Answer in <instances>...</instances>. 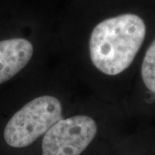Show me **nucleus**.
Masks as SVG:
<instances>
[{
    "mask_svg": "<svg viewBox=\"0 0 155 155\" xmlns=\"http://www.w3.org/2000/svg\"><path fill=\"white\" fill-rule=\"evenodd\" d=\"M134 122L121 105L88 93L45 134L40 155H84L104 134Z\"/></svg>",
    "mask_w": 155,
    "mask_h": 155,
    "instance_id": "obj_4",
    "label": "nucleus"
},
{
    "mask_svg": "<svg viewBox=\"0 0 155 155\" xmlns=\"http://www.w3.org/2000/svg\"><path fill=\"white\" fill-rule=\"evenodd\" d=\"M65 0H20L0 11V94L61 60Z\"/></svg>",
    "mask_w": 155,
    "mask_h": 155,
    "instance_id": "obj_3",
    "label": "nucleus"
},
{
    "mask_svg": "<svg viewBox=\"0 0 155 155\" xmlns=\"http://www.w3.org/2000/svg\"><path fill=\"white\" fill-rule=\"evenodd\" d=\"M124 155H134V154H129V153H128V154H124Z\"/></svg>",
    "mask_w": 155,
    "mask_h": 155,
    "instance_id": "obj_6",
    "label": "nucleus"
},
{
    "mask_svg": "<svg viewBox=\"0 0 155 155\" xmlns=\"http://www.w3.org/2000/svg\"><path fill=\"white\" fill-rule=\"evenodd\" d=\"M59 32L61 61L84 88L122 106L155 32V0H65Z\"/></svg>",
    "mask_w": 155,
    "mask_h": 155,
    "instance_id": "obj_1",
    "label": "nucleus"
},
{
    "mask_svg": "<svg viewBox=\"0 0 155 155\" xmlns=\"http://www.w3.org/2000/svg\"><path fill=\"white\" fill-rule=\"evenodd\" d=\"M91 93L60 60L0 94V154L17 155L41 140Z\"/></svg>",
    "mask_w": 155,
    "mask_h": 155,
    "instance_id": "obj_2",
    "label": "nucleus"
},
{
    "mask_svg": "<svg viewBox=\"0 0 155 155\" xmlns=\"http://www.w3.org/2000/svg\"><path fill=\"white\" fill-rule=\"evenodd\" d=\"M122 106L134 123H155V32L141 55Z\"/></svg>",
    "mask_w": 155,
    "mask_h": 155,
    "instance_id": "obj_5",
    "label": "nucleus"
}]
</instances>
